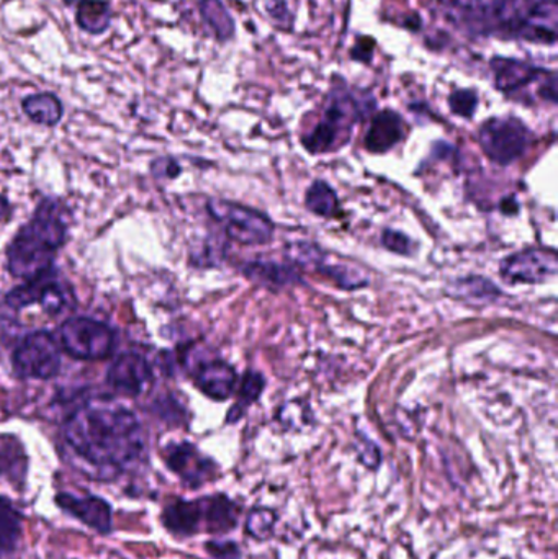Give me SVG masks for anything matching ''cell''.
Listing matches in <instances>:
<instances>
[{
  "instance_id": "obj_1",
  "label": "cell",
  "mask_w": 558,
  "mask_h": 559,
  "mask_svg": "<svg viewBox=\"0 0 558 559\" xmlns=\"http://www.w3.org/2000/svg\"><path fill=\"white\" fill-rule=\"evenodd\" d=\"M62 439L92 478L114 481L146 459L147 440L136 414L117 401H85L68 414Z\"/></svg>"
},
{
  "instance_id": "obj_21",
  "label": "cell",
  "mask_w": 558,
  "mask_h": 559,
  "mask_svg": "<svg viewBox=\"0 0 558 559\" xmlns=\"http://www.w3.org/2000/svg\"><path fill=\"white\" fill-rule=\"evenodd\" d=\"M25 515L5 496H0V558L15 554L23 537Z\"/></svg>"
},
{
  "instance_id": "obj_28",
  "label": "cell",
  "mask_w": 558,
  "mask_h": 559,
  "mask_svg": "<svg viewBox=\"0 0 558 559\" xmlns=\"http://www.w3.org/2000/svg\"><path fill=\"white\" fill-rule=\"evenodd\" d=\"M454 7L462 12L474 13V15L491 16L498 15L508 9L513 0H451Z\"/></svg>"
},
{
  "instance_id": "obj_26",
  "label": "cell",
  "mask_w": 558,
  "mask_h": 559,
  "mask_svg": "<svg viewBox=\"0 0 558 559\" xmlns=\"http://www.w3.org/2000/svg\"><path fill=\"white\" fill-rule=\"evenodd\" d=\"M454 295L467 301H487L500 295V289L487 278H462L454 285Z\"/></svg>"
},
{
  "instance_id": "obj_5",
  "label": "cell",
  "mask_w": 558,
  "mask_h": 559,
  "mask_svg": "<svg viewBox=\"0 0 558 559\" xmlns=\"http://www.w3.org/2000/svg\"><path fill=\"white\" fill-rule=\"evenodd\" d=\"M59 342L75 360H107L114 354L117 335L97 319L71 318L59 325Z\"/></svg>"
},
{
  "instance_id": "obj_20",
  "label": "cell",
  "mask_w": 558,
  "mask_h": 559,
  "mask_svg": "<svg viewBox=\"0 0 558 559\" xmlns=\"http://www.w3.org/2000/svg\"><path fill=\"white\" fill-rule=\"evenodd\" d=\"M22 111L32 123L55 128L64 117V105L52 92H38L23 97Z\"/></svg>"
},
{
  "instance_id": "obj_30",
  "label": "cell",
  "mask_w": 558,
  "mask_h": 559,
  "mask_svg": "<svg viewBox=\"0 0 558 559\" xmlns=\"http://www.w3.org/2000/svg\"><path fill=\"white\" fill-rule=\"evenodd\" d=\"M203 548L210 559H241V551L235 542L209 540Z\"/></svg>"
},
{
  "instance_id": "obj_25",
  "label": "cell",
  "mask_w": 558,
  "mask_h": 559,
  "mask_svg": "<svg viewBox=\"0 0 558 559\" xmlns=\"http://www.w3.org/2000/svg\"><path fill=\"white\" fill-rule=\"evenodd\" d=\"M265 380L259 371L249 370L248 373L242 378L241 390H239V401L236 406L233 407L226 417V423H236L241 419L245 409L261 397L262 391H264Z\"/></svg>"
},
{
  "instance_id": "obj_18",
  "label": "cell",
  "mask_w": 558,
  "mask_h": 559,
  "mask_svg": "<svg viewBox=\"0 0 558 559\" xmlns=\"http://www.w3.org/2000/svg\"><path fill=\"white\" fill-rule=\"evenodd\" d=\"M74 7L75 25L85 35L100 36L107 33L114 19V10L108 0H62Z\"/></svg>"
},
{
  "instance_id": "obj_19",
  "label": "cell",
  "mask_w": 558,
  "mask_h": 559,
  "mask_svg": "<svg viewBox=\"0 0 558 559\" xmlns=\"http://www.w3.org/2000/svg\"><path fill=\"white\" fill-rule=\"evenodd\" d=\"M28 475V456L19 439L0 437V479L15 489L25 486Z\"/></svg>"
},
{
  "instance_id": "obj_31",
  "label": "cell",
  "mask_w": 558,
  "mask_h": 559,
  "mask_svg": "<svg viewBox=\"0 0 558 559\" xmlns=\"http://www.w3.org/2000/svg\"><path fill=\"white\" fill-rule=\"evenodd\" d=\"M383 246L389 251L396 252V254H409L413 251L412 241L406 238L402 233L393 231V229H387L383 233Z\"/></svg>"
},
{
  "instance_id": "obj_24",
  "label": "cell",
  "mask_w": 558,
  "mask_h": 559,
  "mask_svg": "<svg viewBox=\"0 0 558 559\" xmlns=\"http://www.w3.org/2000/svg\"><path fill=\"white\" fill-rule=\"evenodd\" d=\"M305 203L307 209L311 213L318 216H324V218H331L336 216L340 212V200H337L336 192L331 189L323 180H317L310 189L307 190L305 195Z\"/></svg>"
},
{
  "instance_id": "obj_33",
  "label": "cell",
  "mask_w": 558,
  "mask_h": 559,
  "mask_svg": "<svg viewBox=\"0 0 558 559\" xmlns=\"http://www.w3.org/2000/svg\"><path fill=\"white\" fill-rule=\"evenodd\" d=\"M360 462L367 466V468L376 469L379 468L380 462H382V455L380 450L372 442H366L360 450Z\"/></svg>"
},
{
  "instance_id": "obj_34",
  "label": "cell",
  "mask_w": 558,
  "mask_h": 559,
  "mask_svg": "<svg viewBox=\"0 0 558 559\" xmlns=\"http://www.w3.org/2000/svg\"><path fill=\"white\" fill-rule=\"evenodd\" d=\"M10 216H12V205L9 199L0 195V222H9Z\"/></svg>"
},
{
  "instance_id": "obj_12",
  "label": "cell",
  "mask_w": 558,
  "mask_h": 559,
  "mask_svg": "<svg viewBox=\"0 0 558 559\" xmlns=\"http://www.w3.org/2000/svg\"><path fill=\"white\" fill-rule=\"evenodd\" d=\"M153 367L146 358L133 352H124L111 361L107 383L121 396L138 397L153 386Z\"/></svg>"
},
{
  "instance_id": "obj_10",
  "label": "cell",
  "mask_w": 558,
  "mask_h": 559,
  "mask_svg": "<svg viewBox=\"0 0 558 559\" xmlns=\"http://www.w3.org/2000/svg\"><path fill=\"white\" fill-rule=\"evenodd\" d=\"M163 460L167 469L180 479L186 488H202L218 476V465L210 456L203 455L193 443L170 442L164 447Z\"/></svg>"
},
{
  "instance_id": "obj_6",
  "label": "cell",
  "mask_w": 558,
  "mask_h": 559,
  "mask_svg": "<svg viewBox=\"0 0 558 559\" xmlns=\"http://www.w3.org/2000/svg\"><path fill=\"white\" fill-rule=\"evenodd\" d=\"M13 373L22 380H51L61 370V348L51 332L35 331L12 354Z\"/></svg>"
},
{
  "instance_id": "obj_22",
  "label": "cell",
  "mask_w": 558,
  "mask_h": 559,
  "mask_svg": "<svg viewBox=\"0 0 558 559\" xmlns=\"http://www.w3.org/2000/svg\"><path fill=\"white\" fill-rule=\"evenodd\" d=\"M245 274L269 288H282L300 282V275L295 269L272 261L249 262L246 264Z\"/></svg>"
},
{
  "instance_id": "obj_16",
  "label": "cell",
  "mask_w": 558,
  "mask_h": 559,
  "mask_svg": "<svg viewBox=\"0 0 558 559\" xmlns=\"http://www.w3.org/2000/svg\"><path fill=\"white\" fill-rule=\"evenodd\" d=\"M558 35L557 0H539L521 20L520 36L526 41L554 45Z\"/></svg>"
},
{
  "instance_id": "obj_27",
  "label": "cell",
  "mask_w": 558,
  "mask_h": 559,
  "mask_svg": "<svg viewBox=\"0 0 558 559\" xmlns=\"http://www.w3.org/2000/svg\"><path fill=\"white\" fill-rule=\"evenodd\" d=\"M275 522H277V515L274 511L268 508H256L246 519V531L252 538L268 540L274 532Z\"/></svg>"
},
{
  "instance_id": "obj_29",
  "label": "cell",
  "mask_w": 558,
  "mask_h": 559,
  "mask_svg": "<svg viewBox=\"0 0 558 559\" xmlns=\"http://www.w3.org/2000/svg\"><path fill=\"white\" fill-rule=\"evenodd\" d=\"M477 105V94L474 91H468V88L452 92L451 97H449V107H451L452 114L462 118L474 117Z\"/></svg>"
},
{
  "instance_id": "obj_17",
  "label": "cell",
  "mask_w": 558,
  "mask_h": 559,
  "mask_svg": "<svg viewBox=\"0 0 558 559\" xmlns=\"http://www.w3.org/2000/svg\"><path fill=\"white\" fill-rule=\"evenodd\" d=\"M405 138V121L396 111L383 110L373 117L366 134V150L369 153L382 154L392 150Z\"/></svg>"
},
{
  "instance_id": "obj_9",
  "label": "cell",
  "mask_w": 558,
  "mask_h": 559,
  "mask_svg": "<svg viewBox=\"0 0 558 559\" xmlns=\"http://www.w3.org/2000/svg\"><path fill=\"white\" fill-rule=\"evenodd\" d=\"M5 302L12 309H25L32 305H39L46 314L58 316L72 308L74 292L69 283L58 278L52 269L48 274L39 275L10 289L7 293Z\"/></svg>"
},
{
  "instance_id": "obj_4",
  "label": "cell",
  "mask_w": 558,
  "mask_h": 559,
  "mask_svg": "<svg viewBox=\"0 0 558 559\" xmlns=\"http://www.w3.org/2000/svg\"><path fill=\"white\" fill-rule=\"evenodd\" d=\"M360 117L363 108L353 95L343 91L333 92L320 123L304 138L305 147L311 154H320L344 146Z\"/></svg>"
},
{
  "instance_id": "obj_8",
  "label": "cell",
  "mask_w": 558,
  "mask_h": 559,
  "mask_svg": "<svg viewBox=\"0 0 558 559\" xmlns=\"http://www.w3.org/2000/svg\"><path fill=\"white\" fill-rule=\"evenodd\" d=\"M478 141L488 159L507 166L524 156L533 141V134L518 118L500 117L491 118L482 124Z\"/></svg>"
},
{
  "instance_id": "obj_11",
  "label": "cell",
  "mask_w": 558,
  "mask_h": 559,
  "mask_svg": "<svg viewBox=\"0 0 558 559\" xmlns=\"http://www.w3.org/2000/svg\"><path fill=\"white\" fill-rule=\"evenodd\" d=\"M55 504L62 514L81 522L88 531L102 537L114 532V506L100 496L59 491L56 492Z\"/></svg>"
},
{
  "instance_id": "obj_13",
  "label": "cell",
  "mask_w": 558,
  "mask_h": 559,
  "mask_svg": "<svg viewBox=\"0 0 558 559\" xmlns=\"http://www.w3.org/2000/svg\"><path fill=\"white\" fill-rule=\"evenodd\" d=\"M557 255L547 249H527L501 262V277L510 283H543L557 275Z\"/></svg>"
},
{
  "instance_id": "obj_7",
  "label": "cell",
  "mask_w": 558,
  "mask_h": 559,
  "mask_svg": "<svg viewBox=\"0 0 558 559\" xmlns=\"http://www.w3.org/2000/svg\"><path fill=\"white\" fill-rule=\"evenodd\" d=\"M209 213L218 225L223 226L231 241L245 246L265 245L274 235V225L264 213L249 206L226 200H212Z\"/></svg>"
},
{
  "instance_id": "obj_2",
  "label": "cell",
  "mask_w": 558,
  "mask_h": 559,
  "mask_svg": "<svg viewBox=\"0 0 558 559\" xmlns=\"http://www.w3.org/2000/svg\"><path fill=\"white\" fill-rule=\"evenodd\" d=\"M68 239V223L59 205L43 200L7 248V271L12 277L33 280L55 269L56 255Z\"/></svg>"
},
{
  "instance_id": "obj_23",
  "label": "cell",
  "mask_w": 558,
  "mask_h": 559,
  "mask_svg": "<svg viewBox=\"0 0 558 559\" xmlns=\"http://www.w3.org/2000/svg\"><path fill=\"white\" fill-rule=\"evenodd\" d=\"M199 10L203 22L218 41H228L235 36V20L222 0H200Z\"/></svg>"
},
{
  "instance_id": "obj_14",
  "label": "cell",
  "mask_w": 558,
  "mask_h": 559,
  "mask_svg": "<svg viewBox=\"0 0 558 559\" xmlns=\"http://www.w3.org/2000/svg\"><path fill=\"white\" fill-rule=\"evenodd\" d=\"M498 91L504 94H514L521 88L530 87L534 82L543 81L550 74L546 69L536 68L513 58H495L490 62Z\"/></svg>"
},
{
  "instance_id": "obj_15",
  "label": "cell",
  "mask_w": 558,
  "mask_h": 559,
  "mask_svg": "<svg viewBox=\"0 0 558 559\" xmlns=\"http://www.w3.org/2000/svg\"><path fill=\"white\" fill-rule=\"evenodd\" d=\"M195 386L213 401H226L231 396L238 381L235 368L226 361H202L193 371Z\"/></svg>"
},
{
  "instance_id": "obj_32",
  "label": "cell",
  "mask_w": 558,
  "mask_h": 559,
  "mask_svg": "<svg viewBox=\"0 0 558 559\" xmlns=\"http://www.w3.org/2000/svg\"><path fill=\"white\" fill-rule=\"evenodd\" d=\"M151 170L156 177H167V179H176L180 174V166L170 157H161L151 164Z\"/></svg>"
},
{
  "instance_id": "obj_3",
  "label": "cell",
  "mask_w": 558,
  "mask_h": 559,
  "mask_svg": "<svg viewBox=\"0 0 558 559\" xmlns=\"http://www.w3.org/2000/svg\"><path fill=\"white\" fill-rule=\"evenodd\" d=\"M241 509L228 496H203L199 499L174 498L164 506L159 521L167 534L177 538L195 535H226L239 524Z\"/></svg>"
}]
</instances>
